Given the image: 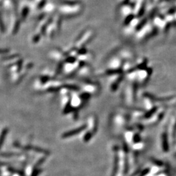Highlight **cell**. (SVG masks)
Here are the masks:
<instances>
[{
  "label": "cell",
  "instance_id": "cell-2",
  "mask_svg": "<svg viewBox=\"0 0 176 176\" xmlns=\"http://www.w3.org/2000/svg\"><path fill=\"white\" fill-rule=\"evenodd\" d=\"M133 17H134V16H133V15H130V16H129V17H128L127 18V20H126L125 23H128V22H130V21L132 20V19L133 18Z\"/></svg>",
  "mask_w": 176,
  "mask_h": 176
},
{
  "label": "cell",
  "instance_id": "cell-1",
  "mask_svg": "<svg viewBox=\"0 0 176 176\" xmlns=\"http://www.w3.org/2000/svg\"><path fill=\"white\" fill-rule=\"evenodd\" d=\"M147 22V20L146 19H144L142 22H141L140 24L138 25V28H137V30H139V29H140V28H141L143 27V26L146 24V23Z\"/></svg>",
  "mask_w": 176,
  "mask_h": 176
}]
</instances>
